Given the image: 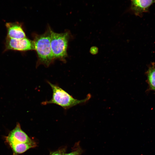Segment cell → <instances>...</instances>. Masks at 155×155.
<instances>
[{
  "label": "cell",
  "mask_w": 155,
  "mask_h": 155,
  "mask_svg": "<svg viewBox=\"0 0 155 155\" xmlns=\"http://www.w3.org/2000/svg\"><path fill=\"white\" fill-rule=\"evenodd\" d=\"M47 82L51 88L53 95L51 100L42 102V104L44 105L54 104L61 106L65 110H67L77 105L85 103L91 96V95L89 94L85 98L79 100L74 98L58 85L53 84L49 81H47Z\"/></svg>",
  "instance_id": "6da1fadb"
},
{
  "label": "cell",
  "mask_w": 155,
  "mask_h": 155,
  "mask_svg": "<svg viewBox=\"0 0 155 155\" xmlns=\"http://www.w3.org/2000/svg\"><path fill=\"white\" fill-rule=\"evenodd\" d=\"M51 29L49 28L44 34L36 35L33 40L34 50L37 52L38 64L48 67L54 59L51 44Z\"/></svg>",
  "instance_id": "7a4b0ae2"
},
{
  "label": "cell",
  "mask_w": 155,
  "mask_h": 155,
  "mask_svg": "<svg viewBox=\"0 0 155 155\" xmlns=\"http://www.w3.org/2000/svg\"><path fill=\"white\" fill-rule=\"evenodd\" d=\"M51 48L54 59L64 60L67 56L69 33H57L51 30Z\"/></svg>",
  "instance_id": "3957f363"
},
{
  "label": "cell",
  "mask_w": 155,
  "mask_h": 155,
  "mask_svg": "<svg viewBox=\"0 0 155 155\" xmlns=\"http://www.w3.org/2000/svg\"><path fill=\"white\" fill-rule=\"evenodd\" d=\"M5 140L9 146L21 143L36 144L22 130L18 122L17 123L15 128L5 137Z\"/></svg>",
  "instance_id": "277c9868"
},
{
  "label": "cell",
  "mask_w": 155,
  "mask_h": 155,
  "mask_svg": "<svg viewBox=\"0 0 155 155\" xmlns=\"http://www.w3.org/2000/svg\"><path fill=\"white\" fill-rule=\"evenodd\" d=\"M5 44V51L13 50L24 51L34 50L33 41L26 37L16 39L7 37Z\"/></svg>",
  "instance_id": "5b68a950"
},
{
  "label": "cell",
  "mask_w": 155,
  "mask_h": 155,
  "mask_svg": "<svg viewBox=\"0 0 155 155\" xmlns=\"http://www.w3.org/2000/svg\"><path fill=\"white\" fill-rule=\"evenodd\" d=\"M7 31V37L16 39L26 38L22 24L18 22H7L5 24Z\"/></svg>",
  "instance_id": "8992f818"
},
{
  "label": "cell",
  "mask_w": 155,
  "mask_h": 155,
  "mask_svg": "<svg viewBox=\"0 0 155 155\" xmlns=\"http://www.w3.org/2000/svg\"><path fill=\"white\" fill-rule=\"evenodd\" d=\"M9 146L13 151L12 155H18L24 153L30 148L35 147L36 144L21 143L12 145Z\"/></svg>",
  "instance_id": "52a82bcc"
},
{
  "label": "cell",
  "mask_w": 155,
  "mask_h": 155,
  "mask_svg": "<svg viewBox=\"0 0 155 155\" xmlns=\"http://www.w3.org/2000/svg\"><path fill=\"white\" fill-rule=\"evenodd\" d=\"M132 1L133 9L137 11L144 10L155 2V0H133Z\"/></svg>",
  "instance_id": "ba28073f"
},
{
  "label": "cell",
  "mask_w": 155,
  "mask_h": 155,
  "mask_svg": "<svg viewBox=\"0 0 155 155\" xmlns=\"http://www.w3.org/2000/svg\"><path fill=\"white\" fill-rule=\"evenodd\" d=\"M148 80L150 88L155 91V67H152L148 70L147 73Z\"/></svg>",
  "instance_id": "9c48e42d"
},
{
  "label": "cell",
  "mask_w": 155,
  "mask_h": 155,
  "mask_svg": "<svg viewBox=\"0 0 155 155\" xmlns=\"http://www.w3.org/2000/svg\"><path fill=\"white\" fill-rule=\"evenodd\" d=\"M98 49L96 46H92L90 49V52L92 55H96L98 53Z\"/></svg>",
  "instance_id": "30bf717a"
},
{
  "label": "cell",
  "mask_w": 155,
  "mask_h": 155,
  "mask_svg": "<svg viewBox=\"0 0 155 155\" xmlns=\"http://www.w3.org/2000/svg\"><path fill=\"white\" fill-rule=\"evenodd\" d=\"M65 152L64 149H61L52 153L51 155H65Z\"/></svg>",
  "instance_id": "8fae6325"
},
{
  "label": "cell",
  "mask_w": 155,
  "mask_h": 155,
  "mask_svg": "<svg viewBox=\"0 0 155 155\" xmlns=\"http://www.w3.org/2000/svg\"><path fill=\"white\" fill-rule=\"evenodd\" d=\"M82 152V150L79 149L71 153L65 154V155H81Z\"/></svg>",
  "instance_id": "7c38bea8"
},
{
  "label": "cell",
  "mask_w": 155,
  "mask_h": 155,
  "mask_svg": "<svg viewBox=\"0 0 155 155\" xmlns=\"http://www.w3.org/2000/svg\"><path fill=\"white\" fill-rule=\"evenodd\" d=\"M132 0H131V1H132Z\"/></svg>",
  "instance_id": "4fadbf2b"
}]
</instances>
